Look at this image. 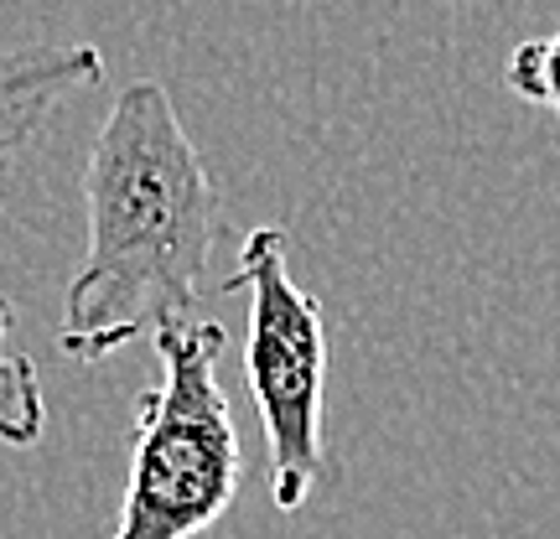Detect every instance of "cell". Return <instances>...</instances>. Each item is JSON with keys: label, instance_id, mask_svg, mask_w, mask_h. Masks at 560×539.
<instances>
[{"label": "cell", "instance_id": "obj_2", "mask_svg": "<svg viewBox=\"0 0 560 539\" xmlns=\"http://www.w3.org/2000/svg\"><path fill=\"white\" fill-rule=\"evenodd\" d=\"M161 379L136 400V441L109 539H198L234 508L244 482L240 431L219 384L223 327L156 332Z\"/></svg>", "mask_w": 560, "mask_h": 539}, {"label": "cell", "instance_id": "obj_4", "mask_svg": "<svg viewBox=\"0 0 560 539\" xmlns=\"http://www.w3.org/2000/svg\"><path fill=\"white\" fill-rule=\"evenodd\" d=\"M104 79V52L94 42H47V47H0V156L47 130L58 104Z\"/></svg>", "mask_w": 560, "mask_h": 539}, {"label": "cell", "instance_id": "obj_5", "mask_svg": "<svg viewBox=\"0 0 560 539\" xmlns=\"http://www.w3.org/2000/svg\"><path fill=\"white\" fill-rule=\"evenodd\" d=\"M16 312L0 296V446H37L47 431V395H42L37 363L11 348Z\"/></svg>", "mask_w": 560, "mask_h": 539}, {"label": "cell", "instance_id": "obj_6", "mask_svg": "<svg viewBox=\"0 0 560 539\" xmlns=\"http://www.w3.org/2000/svg\"><path fill=\"white\" fill-rule=\"evenodd\" d=\"M503 83H509L514 99L560 115V26L545 32V37L520 42V47L503 58Z\"/></svg>", "mask_w": 560, "mask_h": 539}, {"label": "cell", "instance_id": "obj_1", "mask_svg": "<svg viewBox=\"0 0 560 539\" xmlns=\"http://www.w3.org/2000/svg\"><path fill=\"white\" fill-rule=\"evenodd\" d=\"M83 265L68 280L58 348L100 363L192 321L229 239L223 198L156 79L115 94L83 166Z\"/></svg>", "mask_w": 560, "mask_h": 539}, {"label": "cell", "instance_id": "obj_3", "mask_svg": "<svg viewBox=\"0 0 560 539\" xmlns=\"http://www.w3.org/2000/svg\"><path fill=\"white\" fill-rule=\"evenodd\" d=\"M223 291L249 296L244 374L260 410L270 503L296 514L322 482V400H327V327L312 291H301L285 260V229L260 223L240 244V265Z\"/></svg>", "mask_w": 560, "mask_h": 539}]
</instances>
